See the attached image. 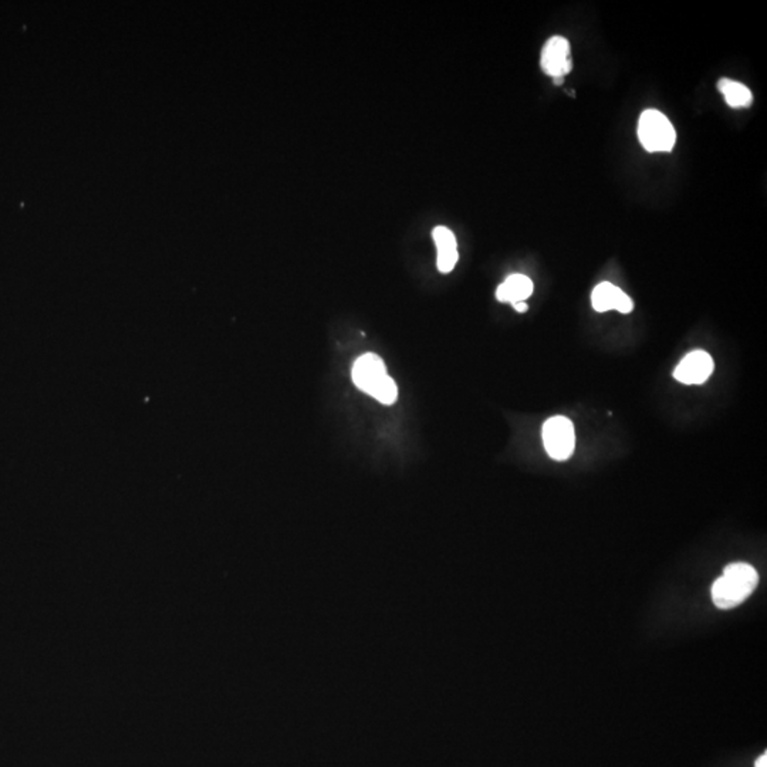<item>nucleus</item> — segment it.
Listing matches in <instances>:
<instances>
[{"label": "nucleus", "mask_w": 767, "mask_h": 767, "mask_svg": "<svg viewBox=\"0 0 767 767\" xmlns=\"http://www.w3.org/2000/svg\"><path fill=\"white\" fill-rule=\"evenodd\" d=\"M591 304L598 313L617 310L622 314H629L634 309V303L620 287L613 283L603 282L591 293Z\"/></svg>", "instance_id": "nucleus-7"}, {"label": "nucleus", "mask_w": 767, "mask_h": 767, "mask_svg": "<svg viewBox=\"0 0 767 767\" xmlns=\"http://www.w3.org/2000/svg\"><path fill=\"white\" fill-rule=\"evenodd\" d=\"M754 767H767V754H766V752H764V754H762V756L759 757V759H757L756 764H754Z\"/></svg>", "instance_id": "nucleus-12"}, {"label": "nucleus", "mask_w": 767, "mask_h": 767, "mask_svg": "<svg viewBox=\"0 0 767 767\" xmlns=\"http://www.w3.org/2000/svg\"><path fill=\"white\" fill-rule=\"evenodd\" d=\"M512 306L515 307V310L519 313L527 312V309H529V307H527L526 302L515 303V304H512Z\"/></svg>", "instance_id": "nucleus-11"}, {"label": "nucleus", "mask_w": 767, "mask_h": 767, "mask_svg": "<svg viewBox=\"0 0 767 767\" xmlns=\"http://www.w3.org/2000/svg\"><path fill=\"white\" fill-rule=\"evenodd\" d=\"M542 68L547 75L553 78H564V75L571 72L573 63L568 39L554 36L547 40L542 51Z\"/></svg>", "instance_id": "nucleus-5"}, {"label": "nucleus", "mask_w": 767, "mask_h": 767, "mask_svg": "<svg viewBox=\"0 0 767 767\" xmlns=\"http://www.w3.org/2000/svg\"><path fill=\"white\" fill-rule=\"evenodd\" d=\"M713 373V360L702 350L692 351L679 363L674 371V378L686 385H700Z\"/></svg>", "instance_id": "nucleus-6"}, {"label": "nucleus", "mask_w": 767, "mask_h": 767, "mask_svg": "<svg viewBox=\"0 0 767 767\" xmlns=\"http://www.w3.org/2000/svg\"><path fill=\"white\" fill-rule=\"evenodd\" d=\"M553 80H554V84L560 85L561 83H563L564 78H553Z\"/></svg>", "instance_id": "nucleus-13"}, {"label": "nucleus", "mask_w": 767, "mask_h": 767, "mask_svg": "<svg viewBox=\"0 0 767 767\" xmlns=\"http://www.w3.org/2000/svg\"><path fill=\"white\" fill-rule=\"evenodd\" d=\"M390 380L387 367L377 354H364L354 364V384L373 398H377V394H381L385 390Z\"/></svg>", "instance_id": "nucleus-4"}, {"label": "nucleus", "mask_w": 767, "mask_h": 767, "mask_svg": "<svg viewBox=\"0 0 767 767\" xmlns=\"http://www.w3.org/2000/svg\"><path fill=\"white\" fill-rule=\"evenodd\" d=\"M543 444L554 461H568L576 446L573 422L561 415L549 418L543 425Z\"/></svg>", "instance_id": "nucleus-3"}, {"label": "nucleus", "mask_w": 767, "mask_h": 767, "mask_svg": "<svg viewBox=\"0 0 767 767\" xmlns=\"http://www.w3.org/2000/svg\"><path fill=\"white\" fill-rule=\"evenodd\" d=\"M718 89L725 97V101L732 109H745L754 102V95H752L751 90L747 89L746 85L742 84V83L734 82L730 78L719 80Z\"/></svg>", "instance_id": "nucleus-10"}, {"label": "nucleus", "mask_w": 767, "mask_h": 767, "mask_svg": "<svg viewBox=\"0 0 767 767\" xmlns=\"http://www.w3.org/2000/svg\"><path fill=\"white\" fill-rule=\"evenodd\" d=\"M533 293V282L525 275H512L496 290V297L502 303L526 302Z\"/></svg>", "instance_id": "nucleus-9"}, {"label": "nucleus", "mask_w": 767, "mask_h": 767, "mask_svg": "<svg viewBox=\"0 0 767 767\" xmlns=\"http://www.w3.org/2000/svg\"><path fill=\"white\" fill-rule=\"evenodd\" d=\"M435 245L438 251V270L441 273H451L458 263V245L455 234L446 226H436L432 232Z\"/></svg>", "instance_id": "nucleus-8"}, {"label": "nucleus", "mask_w": 767, "mask_h": 767, "mask_svg": "<svg viewBox=\"0 0 767 767\" xmlns=\"http://www.w3.org/2000/svg\"><path fill=\"white\" fill-rule=\"evenodd\" d=\"M639 138L648 153H671L676 143L675 128L658 110H645L639 117Z\"/></svg>", "instance_id": "nucleus-2"}, {"label": "nucleus", "mask_w": 767, "mask_h": 767, "mask_svg": "<svg viewBox=\"0 0 767 767\" xmlns=\"http://www.w3.org/2000/svg\"><path fill=\"white\" fill-rule=\"evenodd\" d=\"M759 584V574L747 563H732L712 586L713 604L722 610L737 607L751 597Z\"/></svg>", "instance_id": "nucleus-1"}]
</instances>
